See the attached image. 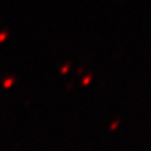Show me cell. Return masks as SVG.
<instances>
[{
    "mask_svg": "<svg viewBox=\"0 0 151 151\" xmlns=\"http://www.w3.org/2000/svg\"><path fill=\"white\" fill-rule=\"evenodd\" d=\"M13 82H14V79L13 78H8V79H5V82H4V88H9L13 84Z\"/></svg>",
    "mask_w": 151,
    "mask_h": 151,
    "instance_id": "1",
    "label": "cell"
},
{
    "mask_svg": "<svg viewBox=\"0 0 151 151\" xmlns=\"http://www.w3.org/2000/svg\"><path fill=\"white\" fill-rule=\"evenodd\" d=\"M67 69H68V67H64V68L62 69V73H67Z\"/></svg>",
    "mask_w": 151,
    "mask_h": 151,
    "instance_id": "4",
    "label": "cell"
},
{
    "mask_svg": "<svg viewBox=\"0 0 151 151\" xmlns=\"http://www.w3.org/2000/svg\"><path fill=\"white\" fill-rule=\"evenodd\" d=\"M117 124H119V122H117V121H116V122H115V124H113V125L111 126V130H115V129H116V126H117Z\"/></svg>",
    "mask_w": 151,
    "mask_h": 151,
    "instance_id": "3",
    "label": "cell"
},
{
    "mask_svg": "<svg viewBox=\"0 0 151 151\" xmlns=\"http://www.w3.org/2000/svg\"><path fill=\"white\" fill-rule=\"evenodd\" d=\"M91 78H92V77H91V76H87V77H86V78H84V79H83V82H82V84H84V86H86V84H88L89 82H91Z\"/></svg>",
    "mask_w": 151,
    "mask_h": 151,
    "instance_id": "2",
    "label": "cell"
}]
</instances>
